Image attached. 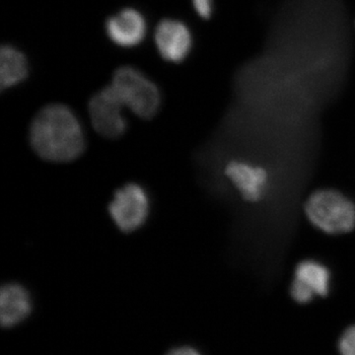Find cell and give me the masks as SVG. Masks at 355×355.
<instances>
[{
  "mask_svg": "<svg viewBox=\"0 0 355 355\" xmlns=\"http://www.w3.org/2000/svg\"><path fill=\"white\" fill-rule=\"evenodd\" d=\"M29 142L40 158L53 163H69L86 149L81 121L67 105L53 103L40 110L33 119Z\"/></svg>",
  "mask_w": 355,
  "mask_h": 355,
  "instance_id": "6da1fadb",
  "label": "cell"
},
{
  "mask_svg": "<svg viewBox=\"0 0 355 355\" xmlns=\"http://www.w3.org/2000/svg\"><path fill=\"white\" fill-rule=\"evenodd\" d=\"M304 210L308 220L326 234H347L355 228L354 203L333 189H322L311 193Z\"/></svg>",
  "mask_w": 355,
  "mask_h": 355,
  "instance_id": "7a4b0ae2",
  "label": "cell"
},
{
  "mask_svg": "<svg viewBox=\"0 0 355 355\" xmlns=\"http://www.w3.org/2000/svg\"><path fill=\"white\" fill-rule=\"evenodd\" d=\"M112 87L125 108L144 120L157 114L162 103L160 89L137 67L125 65L114 72Z\"/></svg>",
  "mask_w": 355,
  "mask_h": 355,
  "instance_id": "3957f363",
  "label": "cell"
},
{
  "mask_svg": "<svg viewBox=\"0 0 355 355\" xmlns=\"http://www.w3.org/2000/svg\"><path fill=\"white\" fill-rule=\"evenodd\" d=\"M150 211V196L139 183H128L119 188L108 205L112 221L125 234L141 228L148 220Z\"/></svg>",
  "mask_w": 355,
  "mask_h": 355,
  "instance_id": "277c9868",
  "label": "cell"
},
{
  "mask_svg": "<svg viewBox=\"0 0 355 355\" xmlns=\"http://www.w3.org/2000/svg\"><path fill=\"white\" fill-rule=\"evenodd\" d=\"M125 108L111 85L95 93L89 101L88 111L96 132L108 139L123 137L128 128L127 118L123 114Z\"/></svg>",
  "mask_w": 355,
  "mask_h": 355,
  "instance_id": "5b68a950",
  "label": "cell"
},
{
  "mask_svg": "<svg viewBox=\"0 0 355 355\" xmlns=\"http://www.w3.org/2000/svg\"><path fill=\"white\" fill-rule=\"evenodd\" d=\"M330 289L331 272L323 263L305 260L296 266L291 294L299 304H307L315 296L324 297L330 293Z\"/></svg>",
  "mask_w": 355,
  "mask_h": 355,
  "instance_id": "8992f818",
  "label": "cell"
},
{
  "mask_svg": "<svg viewBox=\"0 0 355 355\" xmlns=\"http://www.w3.org/2000/svg\"><path fill=\"white\" fill-rule=\"evenodd\" d=\"M154 41L161 58L172 64L184 62L193 48L190 28L182 21L171 18L159 22L154 33Z\"/></svg>",
  "mask_w": 355,
  "mask_h": 355,
  "instance_id": "52a82bcc",
  "label": "cell"
},
{
  "mask_svg": "<svg viewBox=\"0 0 355 355\" xmlns=\"http://www.w3.org/2000/svg\"><path fill=\"white\" fill-rule=\"evenodd\" d=\"M107 36L121 48L130 49L139 46L146 39L147 21L137 9H121L110 16L105 23Z\"/></svg>",
  "mask_w": 355,
  "mask_h": 355,
  "instance_id": "ba28073f",
  "label": "cell"
},
{
  "mask_svg": "<svg viewBox=\"0 0 355 355\" xmlns=\"http://www.w3.org/2000/svg\"><path fill=\"white\" fill-rule=\"evenodd\" d=\"M224 175L249 202H260L268 184V174L261 166L245 161H231L224 169Z\"/></svg>",
  "mask_w": 355,
  "mask_h": 355,
  "instance_id": "9c48e42d",
  "label": "cell"
},
{
  "mask_svg": "<svg viewBox=\"0 0 355 355\" xmlns=\"http://www.w3.org/2000/svg\"><path fill=\"white\" fill-rule=\"evenodd\" d=\"M31 293L22 284L9 282L0 292V321L3 328H12L22 323L31 314Z\"/></svg>",
  "mask_w": 355,
  "mask_h": 355,
  "instance_id": "30bf717a",
  "label": "cell"
},
{
  "mask_svg": "<svg viewBox=\"0 0 355 355\" xmlns=\"http://www.w3.org/2000/svg\"><path fill=\"white\" fill-rule=\"evenodd\" d=\"M29 76V62L24 53L11 46L4 44L0 51V87L1 90L13 87Z\"/></svg>",
  "mask_w": 355,
  "mask_h": 355,
  "instance_id": "8fae6325",
  "label": "cell"
},
{
  "mask_svg": "<svg viewBox=\"0 0 355 355\" xmlns=\"http://www.w3.org/2000/svg\"><path fill=\"white\" fill-rule=\"evenodd\" d=\"M340 355H355V326L347 329L338 342Z\"/></svg>",
  "mask_w": 355,
  "mask_h": 355,
  "instance_id": "7c38bea8",
  "label": "cell"
},
{
  "mask_svg": "<svg viewBox=\"0 0 355 355\" xmlns=\"http://www.w3.org/2000/svg\"><path fill=\"white\" fill-rule=\"evenodd\" d=\"M193 9L202 19L211 17L214 10V0H191Z\"/></svg>",
  "mask_w": 355,
  "mask_h": 355,
  "instance_id": "4fadbf2b",
  "label": "cell"
},
{
  "mask_svg": "<svg viewBox=\"0 0 355 355\" xmlns=\"http://www.w3.org/2000/svg\"><path fill=\"white\" fill-rule=\"evenodd\" d=\"M166 355H202L197 349L191 347H176L170 350Z\"/></svg>",
  "mask_w": 355,
  "mask_h": 355,
  "instance_id": "5bb4252c",
  "label": "cell"
}]
</instances>
